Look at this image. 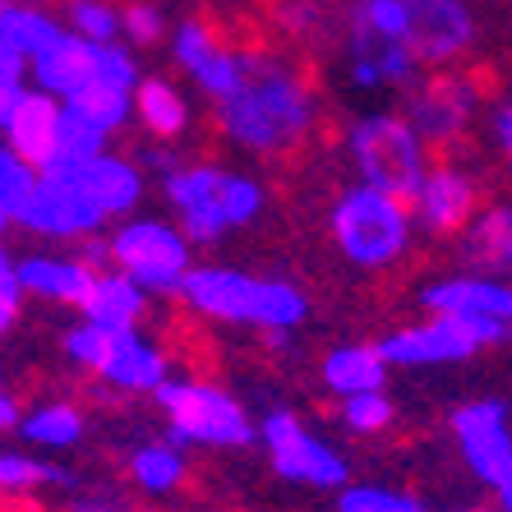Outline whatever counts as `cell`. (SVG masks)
<instances>
[{
    "instance_id": "ab89813d",
    "label": "cell",
    "mask_w": 512,
    "mask_h": 512,
    "mask_svg": "<svg viewBox=\"0 0 512 512\" xmlns=\"http://www.w3.org/2000/svg\"><path fill=\"white\" fill-rule=\"evenodd\" d=\"M19 282H14V263H5L0 268V337L10 333L14 323H19Z\"/></svg>"
},
{
    "instance_id": "e575fe53",
    "label": "cell",
    "mask_w": 512,
    "mask_h": 512,
    "mask_svg": "<svg viewBox=\"0 0 512 512\" xmlns=\"http://www.w3.org/2000/svg\"><path fill=\"white\" fill-rule=\"evenodd\" d=\"M337 512H429L420 494H406L393 485H374V480H346L337 489Z\"/></svg>"
},
{
    "instance_id": "d6a6232c",
    "label": "cell",
    "mask_w": 512,
    "mask_h": 512,
    "mask_svg": "<svg viewBox=\"0 0 512 512\" xmlns=\"http://www.w3.org/2000/svg\"><path fill=\"white\" fill-rule=\"evenodd\" d=\"M56 19L84 42H120V0H60Z\"/></svg>"
},
{
    "instance_id": "d590c367",
    "label": "cell",
    "mask_w": 512,
    "mask_h": 512,
    "mask_svg": "<svg viewBox=\"0 0 512 512\" xmlns=\"http://www.w3.org/2000/svg\"><path fill=\"white\" fill-rule=\"evenodd\" d=\"M167 33H171V14L162 0H125L120 5V42L130 51L162 47Z\"/></svg>"
},
{
    "instance_id": "f1b7e54d",
    "label": "cell",
    "mask_w": 512,
    "mask_h": 512,
    "mask_svg": "<svg viewBox=\"0 0 512 512\" xmlns=\"http://www.w3.org/2000/svg\"><path fill=\"white\" fill-rule=\"evenodd\" d=\"M125 471H130V480L143 494H157V499H162V494H176V489L190 480V457L171 439H153V443H139V448H134Z\"/></svg>"
},
{
    "instance_id": "8d00e7d4",
    "label": "cell",
    "mask_w": 512,
    "mask_h": 512,
    "mask_svg": "<svg viewBox=\"0 0 512 512\" xmlns=\"http://www.w3.org/2000/svg\"><path fill=\"white\" fill-rule=\"evenodd\" d=\"M342 28L406 42V0H342Z\"/></svg>"
},
{
    "instance_id": "e0dca14e",
    "label": "cell",
    "mask_w": 512,
    "mask_h": 512,
    "mask_svg": "<svg viewBox=\"0 0 512 512\" xmlns=\"http://www.w3.org/2000/svg\"><path fill=\"white\" fill-rule=\"evenodd\" d=\"M240 47H245V42H231V37L222 33L213 19H203V14H185L167 33L171 65H176L208 102H217V97L236 84Z\"/></svg>"
},
{
    "instance_id": "5b68a950",
    "label": "cell",
    "mask_w": 512,
    "mask_h": 512,
    "mask_svg": "<svg viewBox=\"0 0 512 512\" xmlns=\"http://www.w3.org/2000/svg\"><path fill=\"white\" fill-rule=\"evenodd\" d=\"M65 360L79 374L97 379L116 397H153L162 383L171 379V356L167 346L143 337L139 328H93V323H74L65 333Z\"/></svg>"
},
{
    "instance_id": "6da1fadb",
    "label": "cell",
    "mask_w": 512,
    "mask_h": 512,
    "mask_svg": "<svg viewBox=\"0 0 512 512\" xmlns=\"http://www.w3.org/2000/svg\"><path fill=\"white\" fill-rule=\"evenodd\" d=\"M323 88L291 51L245 42L236 84L213 102V130L231 153L282 162L323 130Z\"/></svg>"
},
{
    "instance_id": "ba28073f",
    "label": "cell",
    "mask_w": 512,
    "mask_h": 512,
    "mask_svg": "<svg viewBox=\"0 0 512 512\" xmlns=\"http://www.w3.org/2000/svg\"><path fill=\"white\" fill-rule=\"evenodd\" d=\"M139 74H143L139 56H134L125 42H84V37H74L60 28L56 42L28 60L24 84L51 93L56 102H79V97L97 93V88L134 93Z\"/></svg>"
},
{
    "instance_id": "f546056e",
    "label": "cell",
    "mask_w": 512,
    "mask_h": 512,
    "mask_svg": "<svg viewBox=\"0 0 512 512\" xmlns=\"http://www.w3.org/2000/svg\"><path fill=\"white\" fill-rule=\"evenodd\" d=\"M102 148H111V134L97 125V120H88L84 111H74L60 102V120H56V143H51V157L42 162V176H56V171H70L79 167V162H88L93 153H102Z\"/></svg>"
},
{
    "instance_id": "ee69618b",
    "label": "cell",
    "mask_w": 512,
    "mask_h": 512,
    "mask_svg": "<svg viewBox=\"0 0 512 512\" xmlns=\"http://www.w3.org/2000/svg\"><path fill=\"white\" fill-rule=\"evenodd\" d=\"M19 93H24V84H0V130H5V120H10L14 102H19Z\"/></svg>"
},
{
    "instance_id": "ac0fdd59",
    "label": "cell",
    "mask_w": 512,
    "mask_h": 512,
    "mask_svg": "<svg viewBox=\"0 0 512 512\" xmlns=\"http://www.w3.org/2000/svg\"><path fill=\"white\" fill-rule=\"evenodd\" d=\"M379 356L388 360V370H439V365H462V360L480 356V342L466 333L462 323L425 314L416 323H397L393 333H383Z\"/></svg>"
},
{
    "instance_id": "484cf974",
    "label": "cell",
    "mask_w": 512,
    "mask_h": 512,
    "mask_svg": "<svg viewBox=\"0 0 512 512\" xmlns=\"http://www.w3.org/2000/svg\"><path fill=\"white\" fill-rule=\"evenodd\" d=\"M453 240H457V250H462L471 273L508 277V268H512V208L508 203H485Z\"/></svg>"
},
{
    "instance_id": "8992f818",
    "label": "cell",
    "mask_w": 512,
    "mask_h": 512,
    "mask_svg": "<svg viewBox=\"0 0 512 512\" xmlns=\"http://www.w3.org/2000/svg\"><path fill=\"white\" fill-rule=\"evenodd\" d=\"M157 406L167 420V439L176 448H213V453H236L254 443V416L236 393H227L213 379H176L171 374L157 388Z\"/></svg>"
},
{
    "instance_id": "9c48e42d",
    "label": "cell",
    "mask_w": 512,
    "mask_h": 512,
    "mask_svg": "<svg viewBox=\"0 0 512 512\" xmlns=\"http://www.w3.org/2000/svg\"><path fill=\"white\" fill-rule=\"evenodd\" d=\"M102 245H107V263L116 273H125L134 286L162 300L176 296L185 273L194 268V245L162 213L120 217V222H111V231H102Z\"/></svg>"
},
{
    "instance_id": "74e56055",
    "label": "cell",
    "mask_w": 512,
    "mask_h": 512,
    "mask_svg": "<svg viewBox=\"0 0 512 512\" xmlns=\"http://www.w3.org/2000/svg\"><path fill=\"white\" fill-rule=\"evenodd\" d=\"M33 190H37V167L0 143V213L10 217V227L14 217L24 213V203L33 199Z\"/></svg>"
},
{
    "instance_id": "8fae6325",
    "label": "cell",
    "mask_w": 512,
    "mask_h": 512,
    "mask_svg": "<svg viewBox=\"0 0 512 512\" xmlns=\"http://www.w3.org/2000/svg\"><path fill=\"white\" fill-rule=\"evenodd\" d=\"M254 443H263L268 466L277 471V480L300 489H337L351 480V462L337 443H328L323 434H314L291 406H273L263 411V420H254Z\"/></svg>"
},
{
    "instance_id": "3957f363",
    "label": "cell",
    "mask_w": 512,
    "mask_h": 512,
    "mask_svg": "<svg viewBox=\"0 0 512 512\" xmlns=\"http://www.w3.org/2000/svg\"><path fill=\"white\" fill-rule=\"evenodd\" d=\"M176 300L208 323L259 328V333H296L310 319L305 286L286 282V277L245 273L231 263H194L180 282Z\"/></svg>"
},
{
    "instance_id": "44dd1931",
    "label": "cell",
    "mask_w": 512,
    "mask_h": 512,
    "mask_svg": "<svg viewBox=\"0 0 512 512\" xmlns=\"http://www.w3.org/2000/svg\"><path fill=\"white\" fill-rule=\"evenodd\" d=\"M130 120L148 143H180L194 130V102L171 74H139L130 93Z\"/></svg>"
},
{
    "instance_id": "4316f807",
    "label": "cell",
    "mask_w": 512,
    "mask_h": 512,
    "mask_svg": "<svg viewBox=\"0 0 512 512\" xmlns=\"http://www.w3.org/2000/svg\"><path fill=\"white\" fill-rule=\"evenodd\" d=\"M19 434L33 453L51 457V453H70L79 448L88 434V411L70 397H42V402L24 406V416H19Z\"/></svg>"
},
{
    "instance_id": "b9f144b4",
    "label": "cell",
    "mask_w": 512,
    "mask_h": 512,
    "mask_svg": "<svg viewBox=\"0 0 512 512\" xmlns=\"http://www.w3.org/2000/svg\"><path fill=\"white\" fill-rule=\"evenodd\" d=\"M24 74H28L24 56L5 42V33H0V84H24Z\"/></svg>"
},
{
    "instance_id": "f35d334b",
    "label": "cell",
    "mask_w": 512,
    "mask_h": 512,
    "mask_svg": "<svg viewBox=\"0 0 512 512\" xmlns=\"http://www.w3.org/2000/svg\"><path fill=\"white\" fill-rule=\"evenodd\" d=\"M476 130L499 157L512 153V102L508 97H489L485 111H480V120H476Z\"/></svg>"
},
{
    "instance_id": "7dc6e473",
    "label": "cell",
    "mask_w": 512,
    "mask_h": 512,
    "mask_svg": "<svg viewBox=\"0 0 512 512\" xmlns=\"http://www.w3.org/2000/svg\"><path fill=\"white\" fill-rule=\"evenodd\" d=\"M5 263H14V259H10V250H5V245H0V268H5Z\"/></svg>"
},
{
    "instance_id": "681fc988",
    "label": "cell",
    "mask_w": 512,
    "mask_h": 512,
    "mask_svg": "<svg viewBox=\"0 0 512 512\" xmlns=\"http://www.w3.org/2000/svg\"><path fill=\"white\" fill-rule=\"evenodd\" d=\"M130 512H139V508H130Z\"/></svg>"
},
{
    "instance_id": "9a60e30c",
    "label": "cell",
    "mask_w": 512,
    "mask_h": 512,
    "mask_svg": "<svg viewBox=\"0 0 512 512\" xmlns=\"http://www.w3.org/2000/svg\"><path fill=\"white\" fill-rule=\"evenodd\" d=\"M480 208H485V180L457 157H429V167L406 194L411 227L429 240H453Z\"/></svg>"
},
{
    "instance_id": "7bdbcfd3",
    "label": "cell",
    "mask_w": 512,
    "mask_h": 512,
    "mask_svg": "<svg viewBox=\"0 0 512 512\" xmlns=\"http://www.w3.org/2000/svg\"><path fill=\"white\" fill-rule=\"evenodd\" d=\"M19 416H24V402L10 393V383L0 379V434H10V429L19 425Z\"/></svg>"
},
{
    "instance_id": "60d3db41",
    "label": "cell",
    "mask_w": 512,
    "mask_h": 512,
    "mask_svg": "<svg viewBox=\"0 0 512 512\" xmlns=\"http://www.w3.org/2000/svg\"><path fill=\"white\" fill-rule=\"evenodd\" d=\"M65 512H130V503L107 494V489H84V494H74L65 503Z\"/></svg>"
},
{
    "instance_id": "bcb514c9",
    "label": "cell",
    "mask_w": 512,
    "mask_h": 512,
    "mask_svg": "<svg viewBox=\"0 0 512 512\" xmlns=\"http://www.w3.org/2000/svg\"><path fill=\"white\" fill-rule=\"evenodd\" d=\"M19 5H42V10H51V5H56V0H19Z\"/></svg>"
},
{
    "instance_id": "7c38bea8",
    "label": "cell",
    "mask_w": 512,
    "mask_h": 512,
    "mask_svg": "<svg viewBox=\"0 0 512 512\" xmlns=\"http://www.w3.org/2000/svg\"><path fill=\"white\" fill-rule=\"evenodd\" d=\"M448 434L466 471L494 494V508L512 512V411L503 397H476L453 406Z\"/></svg>"
},
{
    "instance_id": "30bf717a",
    "label": "cell",
    "mask_w": 512,
    "mask_h": 512,
    "mask_svg": "<svg viewBox=\"0 0 512 512\" xmlns=\"http://www.w3.org/2000/svg\"><path fill=\"white\" fill-rule=\"evenodd\" d=\"M489 102V88L480 70L457 65V70H420V79L402 93V116L420 134L429 153H448L476 134V120Z\"/></svg>"
},
{
    "instance_id": "836d02e7",
    "label": "cell",
    "mask_w": 512,
    "mask_h": 512,
    "mask_svg": "<svg viewBox=\"0 0 512 512\" xmlns=\"http://www.w3.org/2000/svg\"><path fill=\"white\" fill-rule=\"evenodd\" d=\"M337 416H342V429L356 434V439H379L397 425V402L388 397V388L379 393H356L337 402Z\"/></svg>"
},
{
    "instance_id": "7402d4cb",
    "label": "cell",
    "mask_w": 512,
    "mask_h": 512,
    "mask_svg": "<svg viewBox=\"0 0 512 512\" xmlns=\"http://www.w3.org/2000/svg\"><path fill=\"white\" fill-rule=\"evenodd\" d=\"M93 273L79 254H24L14 259V282H19V296H37L51 300V305H84L88 286H93Z\"/></svg>"
},
{
    "instance_id": "5bb4252c",
    "label": "cell",
    "mask_w": 512,
    "mask_h": 512,
    "mask_svg": "<svg viewBox=\"0 0 512 512\" xmlns=\"http://www.w3.org/2000/svg\"><path fill=\"white\" fill-rule=\"evenodd\" d=\"M485 19L476 0H406V47L420 70H457L480 56Z\"/></svg>"
},
{
    "instance_id": "d6986e66",
    "label": "cell",
    "mask_w": 512,
    "mask_h": 512,
    "mask_svg": "<svg viewBox=\"0 0 512 512\" xmlns=\"http://www.w3.org/2000/svg\"><path fill=\"white\" fill-rule=\"evenodd\" d=\"M37 176H42V171H37ZM56 176L70 180L102 222H120V217L139 213L143 194H148V176H143L139 162L125 153H111V148L93 153L88 162H79V167H70V171H56Z\"/></svg>"
},
{
    "instance_id": "1f68e13d",
    "label": "cell",
    "mask_w": 512,
    "mask_h": 512,
    "mask_svg": "<svg viewBox=\"0 0 512 512\" xmlns=\"http://www.w3.org/2000/svg\"><path fill=\"white\" fill-rule=\"evenodd\" d=\"M60 19L51 10H42V5H19V0H0V33H5V42H10L19 56H24V65L37 56L42 47H51L60 33Z\"/></svg>"
},
{
    "instance_id": "83f0119b",
    "label": "cell",
    "mask_w": 512,
    "mask_h": 512,
    "mask_svg": "<svg viewBox=\"0 0 512 512\" xmlns=\"http://www.w3.org/2000/svg\"><path fill=\"white\" fill-rule=\"evenodd\" d=\"M74 471L33 453V448H0V499H33L47 489H70Z\"/></svg>"
},
{
    "instance_id": "ffe728a7",
    "label": "cell",
    "mask_w": 512,
    "mask_h": 512,
    "mask_svg": "<svg viewBox=\"0 0 512 512\" xmlns=\"http://www.w3.org/2000/svg\"><path fill=\"white\" fill-rule=\"evenodd\" d=\"M14 227H24L28 236L42 240H88L102 236L107 222L84 203V194L74 190L65 176H37L33 199L24 203V213L14 217Z\"/></svg>"
},
{
    "instance_id": "52a82bcc",
    "label": "cell",
    "mask_w": 512,
    "mask_h": 512,
    "mask_svg": "<svg viewBox=\"0 0 512 512\" xmlns=\"http://www.w3.org/2000/svg\"><path fill=\"white\" fill-rule=\"evenodd\" d=\"M342 153L360 185L402 194V199L411 194V185H416L420 171H425L429 157H434L397 107H365L360 116L346 120Z\"/></svg>"
},
{
    "instance_id": "603a6c76",
    "label": "cell",
    "mask_w": 512,
    "mask_h": 512,
    "mask_svg": "<svg viewBox=\"0 0 512 512\" xmlns=\"http://www.w3.org/2000/svg\"><path fill=\"white\" fill-rule=\"evenodd\" d=\"M148 310H153V296H148L143 286H134L130 277L116 273V268H97L84 305H79V319L93 323V328L120 333V328H143Z\"/></svg>"
},
{
    "instance_id": "2e32d148",
    "label": "cell",
    "mask_w": 512,
    "mask_h": 512,
    "mask_svg": "<svg viewBox=\"0 0 512 512\" xmlns=\"http://www.w3.org/2000/svg\"><path fill=\"white\" fill-rule=\"evenodd\" d=\"M337 79L356 97L406 93L420 79V65L402 37H374L342 28L337 33Z\"/></svg>"
},
{
    "instance_id": "277c9868",
    "label": "cell",
    "mask_w": 512,
    "mask_h": 512,
    "mask_svg": "<svg viewBox=\"0 0 512 512\" xmlns=\"http://www.w3.org/2000/svg\"><path fill=\"white\" fill-rule=\"evenodd\" d=\"M328 240L346 268L379 277L406 263L411 245H416V227H411L402 194L351 180L328 203Z\"/></svg>"
},
{
    "instance_id": "4dcf8cb0",
    "label": "cell",
    "mask_w": 512,
    "mask_h": 512,
    "mask_svg": "<svg viewBox=\"0 0 512 512\" xmlns=\"http://www.w3.org/2000/svg\"><path fill=\"white\" fill-rule=\"evenodd\" d=\"M273 19L286 42H296V47L337 42V33H342V5L337 0H277Z\"/></svg>"
},
{
    "instance_id": "c3c4849f",
    "label": "cell",
    "mask_w": 512,
    "mask_h": 512,
    "mask_svg": "<svg viewBox=\"0 0 512 512\" xmlns=\"http://www.w3.org/2000/svg\"><path fill=\"white\" fill-rule=\"evenodd\" d=\"M5 231H10V217H5V213H0V236H5Z\"/></svg>"
},
{
    "instance_id": "cb8c5ba5",
    "label": "cell",
    "mask_w": 512,
    "mask_h": 512,
    "mask_svg": "<svg viewBox=\"0 0 512 512\" xmlns=\"http://www.w3.org/2000/svg\"><path fill=\"white\" fill-rule=\"evenodd\" d=\"M56 120H60L56 97L42 93V88H33V84H24V93H19V102H14L10 120H5V130H0V143L42 171V162L51 157V143H56Z\"/></svg>"
},
{
    "instance_id": "4fadbf2b",
    "label": "cell",
    "mask_w": 512,
    "mask_h": 512,
    "mask_svg": "<svg viewBox=\"0 0 512 512\" xmlns=\"http://www.w3.org/2000/svg\"><path fill=\"white\" fill-rule=\"evenodd\" d=\"M420 310L439 314V319L462 323L466 333L485 346H503L512 333V286L508 277H489V273H448L434 277L416 291Z\"/></svg>"
},
{
    "instance_id": "f6af8a7d",
    "label": "cell",
    "mask_w": 512,
    "mask_h": 512,
    "mask_svg": "<svg viewBox=\"0 0 512 512\" xmlns=\"http://www.w3.org/2000/svg\"><path fill=\"white\" fill-rule=\"evenodd\" d=\"M453 512H503V508H494V503H466V508H453Z\"/></svg>"
},
{
    "instance_id": "d4e9b609",
    "label": "cell",
    "mask_w": 512,
    "mask_h": 512,
    "mask_svg": "<svg viewBox=\"0 0 512 512\" xmlns=\"http://www.w3.org/2000/svg\"><path fill=\"white\" fill-rule=\"evenodd\" d=\"M388 360L379 356L374 342H337L323 351L319 360V383L328 397H356V393H379L388 388Z\"/></svg>"
},
{
    "instance_id": "7a4b0ae2",
    "label": "cell",
    "mask_w": 512,
    "mask_h": 512,
    "mask_svg": "<svg viewBox=\"0 0 512 512\" xmlns=\"http://www.w3.org/2000/svg\"><path fill=\"white\" fill-rule=\"evenodd\" d=\"M171 222L190 245H222L236 231H250L268 213V180L213 157H180L157 176Z\"/></svg>"
}]
</instances>
